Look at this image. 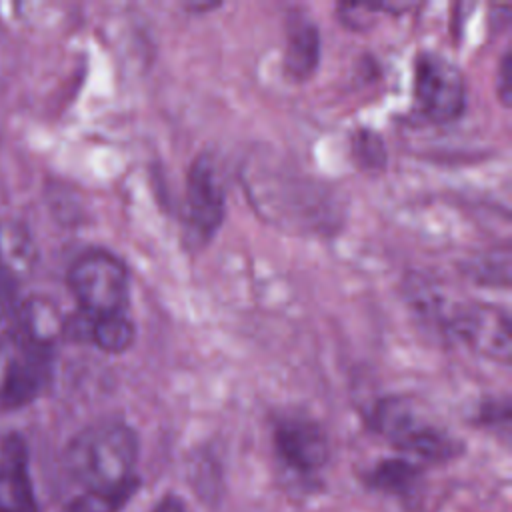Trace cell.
<instances>
[{"label": "cell", "mask_w": 512, "mask_h": 512, "mask_svg": "<svg viewBox=\"0 0 512 512\" xmlns=\"http://www.w3.org/2000/svg\"><path fill=\"white\" fill-rule=\"evenodd\" d=\"M138 436L118 420H104L82 428L66 446L68 474L84 490H122L138 486Z\"/></svg>", "instance_id": "1"}, {"label": "cell", "mask_w": 512, "mask_h": 512, "mask_svg": "<svg viewBox=\"0 0 512 512\" xmlns=\"http://www.w3.org/2000/svg\"><path fill=\"white\" fill-rule=\"evenodd\" d=\"M372 426L402 452L426 460H448L462 452V444L434 422L414 400L382 398L372 410Z\"/></svg>", "instance_id": "2"}, {"label": "cell", "mask_w": 512, "mask_h": 512, "mask_svg": "<svg viewBox=\"0 0 512 512\" xmlns=\"http://www.w3.org/2000/svg\"><path fill=\"white\" fill-rule=\"evenodd\" d=\"M68 286L80 310L90 316L128 312L130 274L112 252L100 248L82 252L70 264Z\"/></svg>", "instance_id": "3"}, {"label": "cell", "mask_w": 512, "mask_h": 512, "mask_svg": "<svg viewBox=\"0 0 512 512\" xmlns=\"http://www.w3.org/2000/svg\"><path fill=\"white\" fill-rule=\"evenodd\" d=\"M414 98L418 110L436 124L462 116L466 108V78L462 70L436 52H420L414 60Z\"/></svg>", "instance_id": "4"}, {"label": "cell", "mask_w": 512, "mask_h": 512, "mask_svg": "<svg viewBox=\"0 0 512 512\" xmlns=\"http://www.w3.org/2000/svg\"><path fill=\"white\" fill-rule=\"evenodd\" d=\"M450 332L478 354L508 364L512 354L510 316L492 304H472L458 308L448 318Z\"/></svg>", "instance_id": "5"}, {"label": "cell", "mask_w": 512, "mask_h": 512, "mask_svg": "<svg viewBox=\"0 0 512 512\" xmlns=\"http://www.w3.org/2000/svg\"><path fill=\"white\" fill-rule=\"evenodd\" d=\"M226 212V192L210 154H200L186 176V214L192 232L204 240L220 228Z\"/></svg>", "instance_id": "6"}, {"label": "cell", "mask_w": 512, "mask_h": 512, "mask_svg": "<svg viewBox=\"0 0 512 512\" xmlns=\"http://www.w3.org/2000/svg\"><path fill=\"white\" fill-rule=\"evenodd\" d=\"M52 350L20 344L0 376V408L16 410L38 398L50 378Z\"/></svg>", "instance_id": "7"}, {"label": "cell", "mask_w": 512, "mask_h": 512, "mask_svg": "<svg viewBox=\"0 0 512 512\" xmlns=\"http://www.w3.org/2000/svg\"><path fill=\"white\" fill-rule=\"evenodd\" d=\"M274 446L278 456L298 472H314L330 456V442L324 428L302 416H288L276 424Z\"/></svg>", "instance_id": "8"}, {"label": "cell", "mask_w": 512, "mask_h": 512, "mask_svg": "<svg viewBox=\"0 0 512 512\" xmlns=\"http://www.w3.org/2000/svg\"><path fill=\"white\" fill-rule=\"evenodd\" d=\"M0 512H38L26 444L18 434L0 442Z\"/></svg>", "instance_id": "9"}, {"label": "cell", "mask_w": 512, "mask_h": 512, "mask_svg": "<svg viewBox=\"0 0 512 512\" xmlns=\"http://www.w3.org/2000/svg\"><path fill=\"white\" fill-rule=\"evenodd\" d=\"M38 262V246L30 228L16 218L0 220V272L10 280L28 278Z\"/></svg>", "instance_id": "10"}, {"label": "cell", "mask_w": 512, "mask_h": 512, "mask_svg": "<svg viewBox=\"0 0 512 512\" xmlns=\"http://www.w3.org/2000/svg\"><path fill=\"white\" fill-rule=\"evenodd\" d=\"M62 332L64 316L58 312L54 302L42 296H32L24 300V304L18 310L20 344L52 350L56 340L62 338Z\"/></svg>", "instance_id": "11"}, {"label": "cell", "mask_w": 512, "mask_h": 512, "mask_svg": "<svg viewBox=\"0 0 512 512\" xmlns=\"http://www.w3.org/2000/svg\"><path fill=\"white\" fill-rule=\"evenodd\" d=\"M320 60V34L316 26L300 18L294 24H290L286 34V56L284 66L290 78L302 80L308 78Z\"/></svg>", "instance_id": "12"}, {"label": "cell", "mask_w": 512, "mask_h": 512, "mask_svg": "<svg viewBox=\"0 0 512 512\" xmlns=\"http://www.w3.org/2000/svg\"><path fill=\"white\" fill-rule=\"evenodd\" d=\"M90 316V314H88ZM136 338V326L128 312L90 316L88 342L108 354L126 352Z\"/></svg>", "instance_id": "13"}, {"label": "cell", "mask_w": 512, "mask_h": 512, "mask_svg": "<svg viewBox=\"0 0 512 512\" xmlns=\"http://www.w3.org/2000/svg\"><path fill=\"white\" fill-rule=\"evenodd\" d=\"M136 488L138 486H128L108 492L84 490L64 506V512H118L136 492Z\"/></svg>", "instance_id": "14"}, {"label": "cell", "mask_w": 512, "mask_h": 512, "mask_svg": "<svg viewBox=\"0 0 512 512\" xmlns=\"http://www.w3.org/2000/svg\"><path fill=\"white\" fill-rule=\"evenodd\" d=\"M418 476V468L408 460H384L372 470V482L384 490H404Z\"/></svg>", "instance_id": "15"}, {"label": "cell", "mask_w": 512, "mask_h": 512, "mask_svg": "<svg viewBox=\"0 0 512 512\" xmlns=\"http://www.w3.org/2000/svg\"><path fill=\"white\" fill-rule=\"evenodd\" d=\"M496 92H498L502 104L508 106L510 104V94H512V58H510V50H506L504 56L500 58L498 76H496Z\"/></svg>", "instance_id": "16"}, {"label": "cell", "mask_w": 512, "mask_h": 512, "mask_svg": "<svg viewBox=\"0 0 512 512\" xmlns=\"http://www.w3.org/2000/svg\"><path fill=\"white\" fill-rule=\"evenodd\" d=\"M152 512H188L184 500L180 496H164L154 508Z\"/></svg>", "instance_id": "17"}, {"label": "cell", "mask_w": 512, "mask_h": 512, "mask_svg": "<svg viewBox=\"0 0 512 512\" xmlns=\"http://www.w3.org/2000/svg\"><path fill=\"white\" fill-rule=\"evenodd\" d=\"M8 278L0 272V322L4 320L6 312H8V304H10V292H8Z\"/></svg>", "instance_id": "18"}]
</instances>
